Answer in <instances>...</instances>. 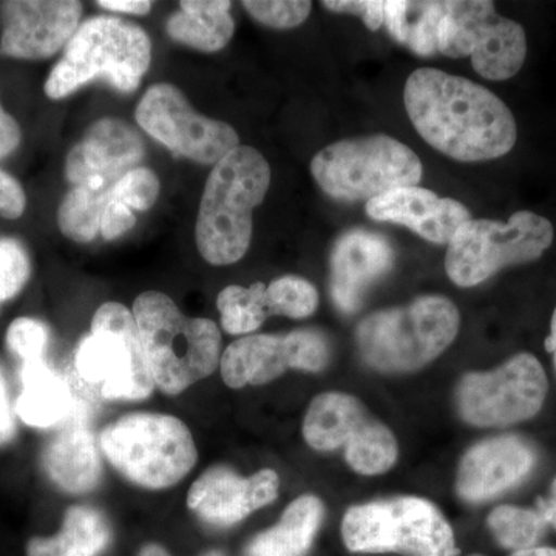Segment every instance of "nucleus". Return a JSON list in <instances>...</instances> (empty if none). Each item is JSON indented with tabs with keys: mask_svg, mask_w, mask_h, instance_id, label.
<instances>
[{
	"mask_svg": "<svg viewBox=\"0 0 556 556\" xmlns=\"http://www.w3.org/2000/svg\"><path fill=\"white\" fill-rule=\"evenodd\" d=\"M16 412L11 404L9 387H7L5 378L0 369V447L10 444L16 437Z\"/></svg>",
	"mask_w": 556,
	"mask_h": 556,
	"instance_id": "nucleus-37",
	"label": "nucleus"
},
{
	"mask_svg": "<svg viewBox=\"0 0 556 556\" xmlns=\"http://www.w3.org/2000/svg\"><path fill=\"white\" fill-rule=\"evenodd\" d=\"M217 308L222 317V328L228 334H252L269 316L266 285L257 281L249 288H225L218 294Z\"/></svg>",
	"mask_w": 556,
	"mask_h": 556,
	"instance_id": "nucleus-27",
	"label": "nucleus"
},
{
	"mask_svg": "<svg viewBox=\"0 0 556 556\" xmlns=\"http://www.w3.org/2000/svg\"><path fill=\"white\" fill-rule=\"evenodd\" d=\"M270 186L265 156L239 146L215 164L208 174L195 225L201 257L214 266L240 262L252 240V214Z\"/></svg>",
	"mask_w": 556,
	"mask_h": 556,
	"instance_id": "nucleus-2",
	"label": "nucleus"
},
{
	"mask_svg": "<svg viewBox=\"0 0 556 556\" xmlns=\"http://www.w3.org/2000/svg\"><path fill=\"white\" fill-rule=\"evenodd\" d=\"M324 503L317 496L305 495L292 501L280 521L252 538L247 556H305L313 546L321 521Z\"/></svg>",
	"mask_w": 556,
	"mask_h": 556,
	"instance_id": "nucleus-26",
	"label": "nucleus"
},
{
	"mask_svg": "<svg viewBox=\"0 0 556 556\" xmlns=\"http://www.w3.org/2000/svg\"><path fill=\"white\" fill-rule=\"evenodd\" d=\"M22 131L17 121L5 112L0 102V160L7 159L20 148Z\"/></svg>",
	"mask_w": 556,
	"mask_h": 556,
	"instance_id": "nucleus-38",
	"label": "nucleus"
},
{
	"mask_svg": "<svg viewBox=\"0 0 556 556\" xmlns=\"http://www.w3.org/2000/svg\"><path fill=\"white\" fill-rule=\"evenodd\" d=\"M486 525L501 546L515 552L536 547L547 529V522L536 508L517 506L496 507Z\"/></svg>",
	"mask_w": 556,
	"mask_h": 556,
	"instance_id": "nucleus-28",
	"label": "nucleus"
},
{
	"mask_svg": "<svg viewBox=\"0 0 556 556\" xmlns=\"http://www.w3.org/2000/svg\"><path fill=\"white\" fill-rule=\"evenodd\" d=\"M543 365L519 353L489 372H471L460 380L456 401L459 415L475 427H507L536 416L547 396Z\"/></svg>",
	"mask_w": 556,
	"mask_h": 556,
	"instance_id": "nucleus-13",
	"label": "nucleus"
},
{
	"mask_svg": "<svg viewBox=\"0 0 556 556\" xmlns=\"http://www.w3.org/2000/svg\"><path fill=\"white\" fill-rule=\"evenodd\" d=\"M144 142L130 124L118 118H102L91 124L65 160L70 185L97 175H119L137 169L144 159Z\"/></svg>",
	"mask_w": 556,
	"mask_h": 556,
	"instance_id": "nucleus-21",
	"label": "nucleus"
},
{
	"mask_svg": "<svg viewBox=\"0 0 556 556\" xmlns=\"http://www.w3.org/2000/svg\"><path fill=\"white\" fill-rule=\"evenodd\" d=\"M445 2H408L402 46L417 56L438 54L439 24L444 16Z\"/></svg>",
	"mask_w": 556,
	"mask_h": 556,
	"instance_id": "nucleus-30",
	"label": "nucleus"
},
{
	"mask_svg": "<svg viewBox=\"0 0 556 556\" xmlns=\"http://www.w3.org/2000/svg\"><path fill=\"white\" fill-rule=\"evenodd\" d=\"M100 445L123 477L150 490L178 484L199 459L188 426L159 413L119 417L102 430Z\"/></svg>",
	"mask_w": 556,
	"mask_h": 556,
	"instance_id": "nucleus-6",
	"label": "nucleus"
},
{
	"mask_svg": "<svg viewBox=\"0 0 556 556\" xmlns=\"http://www.w3.org/2000/svg\"><path fill=\"white\" fill-rule=\"evenodd\" d=\"M139 338L153 382L177 396L219 367L222 334L208 318L188 317L160 291H146L134 303Z\"/></svg>",
	"mask_w": 556,
	"mask_h": 556,
	"instance_id": "nucleus-3",
	"label": "nucleus"
},
{
	"mask_svg": "<svg viewBox=\"0 0 556 556\" xmlns=\"http://www.w3.org/2000/svg\"><path fill=\"white\" fill-rule=\"evenodd\" d=\"M438 51L470 58L484 79L507 80L525 65L527 36L521 24L497 14L489 0H452L439 24Z\"/></svg>",
	"mask_w": 556,
	"mask_h": 556,
	"instance_id": "nucleus-11",
	"label": "nucleus"
},
{
	"mask_svg": "<svg viewBox=\"0 0 556 556\" xmlns=\"http://www.w3.org/2000/svg\"><path fill=\"white\" fill-rule=\"evenodd\" d=\"M31 276L27 249L16 239H0V306L16 298Z\"/></svg>",
	"mask_w": 556,
	"mask_h": 556,
	"instance_id": "nucleus-31",
	"label": "nucleus"
},
{
	"mask_svg": "<svg viewBox=\"0 0 556 556\" xmlns=\"http://www.w3.org/2000/svg\"><path fill=\"white\" fill-rule=\"evenodd\" d=\"M365 211L376 222L405 226L434 244H448L456 230L471 218L459 201L441 199L433 190L419 186L391 190L368 201Z\"/></svg>",
	"mask_w": 556,
	"mask_h": 556,
	"instance_id": "nucleus-20",
	"label": "nucleus"
},
{
	"mask_svg": "<svg viewBox=\"0 0 556 556\" xmlns=\"http://www.w3.org/2000/svg\"><path fill=\"white\" fill-rule=\"evenodd\" d=\"M303 438L318 452L345 448L350 467L367 477L386 473L397 459L393 433L350 394L324 393L314 399L303 420Z\"/></svg>",
	"mask_w": 556,
	"mask_h": 556,
	"instance_id": "nucleus-12",
	"label": "nucleus"
},
{
	"mask_svg": "<svg viewBox=\"0 0 556 556\" xmlns=\"http://www.w3.org/2000/svg\"><path fill=\"white\" fill-rule=\"evenodd\" d=\"M546 350L548 353L554 354L555 367H556V308L554 311V316H552L551 324V336L546 339Z\"/></svg>",
	"mask_w": 556,
	"mask_h": 556,
	"instance_id": "nucleus-43",
	"label": "nucleus"
},
{
	"mask_svg": "<svg viewBox=\"0 0 556 556\" xmlns=\"http://www.w3.org/2000/svg\"><path fill=\"white\" fill-rule=\"evenodd\" d=\"M7 348L21 364L43 361L50 345V329L38 318L21 317L7 331Z\"/></svg>",
	"mask_w": 556,
	"mask_h": 556,
	"instance_id": "nucleus-32",
	"label": "nucleus"
},
{
	"mask_svg": "<svg viewBox=\"0 0 556 556\" xmlns=\"http://www.w3.org/2000/svg\"><path fill=\"white\" fill-rule=\"evenodd\" d=\"M98 5L101 9L135 14V16H146L152 10V2H148V0H100Z\"/></svg>",
	"mask_w": 556,
	"mask_h": 556,
	"instance_id": "nucleus-39",
	"label": "nucleus"
},
{
	"mask_svg": "<svg viewBox=\"0 0 556 556\" xmlns=\"http://www.w3.org/2000/svg\"><path fill=\"white\" fill-rule=\"evenodd\" d=\"M135 118L146 134L175 155L203 166H215L240 146L232 126L197 113L185 93L172 84L149 87L138 102Z\"/></svg>",
	"mask_w": 556,
	"mask_h": 556,
	"instance_id": "nucleus-14",
	"label": "nucleus"
},
{
	"mask_svg": "<svg viewBox=\"0 0 556 556\" xmlns=\"http://www.w3.org/2000/svg\"><path fill=\"white\" fill-rule=\"evenodd\" d=\"M269 316L306 318L316 313L318 292L311 281L298 276H285L266 287Z\"/></svg>",
	"mask_w": 556,
	"mask_h": 556,
	"instance_id": "nucleus-29",
	"label": "nucleus"
},
{
	"mask_svg": "<svg viewBox=\"0 0 556 556\" xmlns=\"http://www.w3.org/2000/svg\"><path fill=\"white\" fill-rule=\"evenodd\" d=\"M536 510L543 515L544 521L547 522V526L555 527L556 529V478L554 482H552L551 486V495L543 500L540 497L536 503Z\"/></svg>",
	"mask_w": 556,
	"mask_h": 556,
	"instance_id": "nucleus-40",
	"label": "nucleus"
},
{
	"mask_svg": "<svg viewBox=\"0 0 556 556\" xmlns=\"http://www.w3.org/2000/svg\"><path fill=\"white\" fill-rule=\"evenodd\" d=\"M351 552H394L405 556H457L455 533L430 501L393 497L351 507L342 521Z\"/></svg>",
	"mask_w": 556,
	"mask_h": 556,
	"instance_id": "nucleus-9",
	"label": "nucleus"
},
{
	"mask_svg": "<svg viewBox=\"0 0 556 556\" xmlns=\"http://www.w3.org/2000/svg\"><path fill=\"white\" fill-rule=\"evenodd\" d=\"M473 556H478V555H473Z\"/></svg>",
	"mask_w": 556,
	"mask_h": 556,
	"instance_id": "nucleus-44",
	"label": "nucleus"
},
{
	"mask_svg": "<svg viewBox=\"0 0 556 556\" xmlns=\"http://www.w3.org/2000/svg\"><path fill=\"white\" fill-rule=\"evenodd\" d=\"M112 540V526L100 508L72 506L56 535L31 538L25 551L27 556H102Z\"/></svg>",
	"mask_w": 556,
	"mask_h": 556,
	"instance_id": "nucleus-24",
	"label": "nucleus"
},
{
	"mask_svg": "<svg viewBox=\"0 0 556 556\" xmlns=\"http://www.w3.org/2000/svg\"><path fill=\"white\" fill-rule=\"evenodd\" d=\"M321 5L334 13L356 14L371 31L383 27V0H367V2H338L325 0Z\"/></svg>",
	"mask_w": 556,
	"mask_h": 556,
	"instance_id": "nucleus-35",
	"label": "nucleus"
},
{
	"mask_svg": "<svg viewBox=\"0 0 556 556\" xmlns=\"http://www.w3.org/2000/svg\"><path fill=\"white\" fill-rule=\"evenodd\" d=\"M150 61L152 42L144 28L123 17H89L68 40L43 90L50 100H64L101 79L123 93H131L148 73Z\"/></svg>",
	"mask_w": 556,
	"mask_h": 556,
	"instance_id": "nucleus-4",
	"label": "nucleus"
},
{
	"mask_svg": "<svg viewBox=\"0 0 556 556\" xmlns=\"http://www.w3.org/2000/svg\"><path fill=\"white\" fill-rule=\"evenodd\" d=\"M459 311L442 295H424L401 308L378 311L356 329L361 356L382 372H409L441 356L459 332Z\"/></svg>",
	"mask_w": 556,
	"mask_h": 556,
	"instance_id": "nucleus-5",
	"label": "nucleus"
},
{
	"mask_svg": "<svg viewBox=\"0 0 556 556\" xmlns=\"http://www.w3.org/2000/svg\"><path fill=\"white\" fill-rule=\"evenodd\" d=\"M311 174L331 199L368 203L391 190L419 185L424 167L404 142L376 134L332 142L311 161Z\"/></svg>",
	"mask_w": 556,
	"mask_h": 556,
	"instance_id": "nucleus-7",
	"label": "nucleus"
},
{
	"mask_svg": "<svg viewBox=\"0 0 556 556\" xmlns=\"http://www.w3.org/2000/svg\"><path fill=\"white\" fill-rule=\"evenodd\" d=\"M536 453L525 439L507 434L473 445L457 470V495L471 504L503 495L529 477Z\"/></svg>",
	"mask_w": 556,
	"mask_h": 556,
	"instance_id": "nucleus-19",
	"label": "nucleus"
},
{
	"mask_svg": "<svg viewBox=\"0 0 556 556\" xmlns=\"http://www.w3.org/2000/svg\"><path fill=\"white\" fill-rule=\"evenodd\" d=\"M511 556H556V548L532 547L527 548V551L515 552Z\"/></svg>",
	"mask_w": 556,
	"mask_h": 556,
	"instance_id": "nucleus-42",
	"label": "nucleus"
},
{
	"mask_svg": "<svg viewBox=\"0 0 556 556\" xmlns=\"http://www.w3.org/2000/svg\"><path fill=\"white\" fill-rule=\"evenodd\" d=\"M394 258V249L382 233L362 228L343 232L329 258V289L338 309L356 313L369 289L393 268Z\"/></svg>",
	"mask_w": 556,
	"mask_h": 556,
	"instance_id": "nucleus-18",
	"label": "nucleus"
},
{
	"mask_svg": "<svg viewBox=\"0 0 556 556\" xmlns=\"http://www.w3.org/2000/svg\"><path fill=\"white\" fill-rule=\"evenodd\" d=\"M241 5L260 24L276 30L299 27L313 10L308 0H247Z\"/></svg>",
	"mask_w": 556,
	"mask_h": 556,
	"instance_id": "nucleus-33",
	"label": "nucleus"
},
{
	"mask_svg": "<svg viewBox=\"0 0 556 556\" xmlns=\"http://www.w3.org/2000/svg\"><path fill=\"white\" fill-rule=\"evenodd\" d=\"M79 378L108 401H144L155 390L134 313L118 302L101 305L75 356Z\"/></svg>",
	"mask_w": 556,
	"mask_h": 556,
	"instance_id": "nucleus-10",
	"label": "nucleus"
},
{
	"mask_svg": "<svg viewBox=\"0 0 556 556\" xmlns=\"http://www.w3.org/2000/svg\"><path fill=\"white\" fill-rule=\"evenodd\" d=\"M160 179L148 167L131 169L119 179L109 201L124 204L134 212L149 211L160 197Z\"/></svg>",
	"mask_w": 556,
	"mask_h": 556,
	"instance_id": "nucleus-34",
	"label": "nucleus"
},
{
	"mask_svg": "<svg viewBox=\"0 0 556 556\" xmlns=\"http://www.w3.org/2000/svg\"><path fill=\"white\" fill-rule=\"evenodd\" d=\"M42 467L53 484L72 495L97 489L102 477L98 442L87 424L83 405L56 428L42 452Z\"/></svg>",
	"mask_w": 556,
	"mask_h": 556,
	"instance_id": "nucleus-22",
	"label": "nucleus"
},
{
	"mask_svg": "<svg viewBox=\"0 0 556 556\" xmlns=\"http://www.w3.org/2000/svg\"><path fill=\"white\" fill-rule=\"evenodd\" d=\"M21 394L14 412L28 427L47 430L58 428L75 415L79 407L67 380L62 379L49 362L21 364Z\"/></svg>",
	"mask_w": 556,
	"mask_h": 556,
	"instance_id": "nucleus-23",
	"label": "nucleus"
},
{
	"mask_svg": "<svg viewBox=\"0 0 556 556\" xmlns=\"http://www.w3.org/2000/svg\"><path fill=\"white\" fill-rule=\"evenodd\" d=\"M280 478L270 468L240 477L232 468H208L192 486L188 507L207 525L230 527L277 500Z\"/></svg>",
	"mask_w": 556,
	"mask_h": 556,
	"instance_id": "nucleus-17",
	"label": "nucleus"
},
{
	"mask_svg": "<svg viewBox=\"0 0 556 556\" xmlns=\"http://www.w3.org/2000/svg\"><path fill=\"white\" fill-rule=\"evenodd\" d=\"M554 239L551 219L535 212H515L507 223L470 218L447 244L445 270L457 287L473 288L508 266L536 262Z\"/></svg>",
	"mask_w": 556,
	"mask_h": 556,
	"instance_id": "nucleus-8",
	"label": "nucleus"
},
{
	"mask_svg": "<svg viewBox=\"0 0 556 556\" xmlns=\"http://www.w3.org/2000/svg\"><path fill=\"white\" fill-rule=\"evenodd\" d=\"M27 207V197L16 178L0 169V217L16 219Z\"/></svg>",
	"mask_w": 556,
	"mask_h": 556,
	"instance_id": "nucleus-36",
	"label": "nucleus"
},
{
	"mask_svg": "<svg viewBox=\"0 0 556 556\" xmlns=\"http://www.w3.org/2000/svg\"><path fill=\"white\" fill-rule=\"evenodd\" d=\"M78 0H10L2 2L0 56L49 60L75 35L83 16Z\"/></svg>",
	"mask_w": 556,
	"mask_h": 556,
	"instance_id": "nucleus-16",
	"label": "nucleus"
},
{
	"mask_svg": "<svg viewBox=\"0 0 556 556\" xmlns=\"http://www.w3.org/2000/svg\"><path fill=\"white\" fill-rule=\"evenodd\" d=\"M404 102L417 134L448 159L492 161L517 144L511 110L473 80L438 68H417L405 83Z\"/></svg>",
	"mask_w": 556,
	"mask_h": 556,
	"instance_id": "nucleus-1",
	"label": "nucleus"
},
{
	"mask_svg": "<svg viewBox=\"0 0 556 556\" xmlns=\"http://www.w3.org/2000/svg\"><path fill=\"white\" fill-rule=\"evenodd\" d=\"M138 556H170L169 552L166 551L160 544H146L144 547L139 551ZM201 556H226L222 551H208L206 554Z\"/></svg>",
	"mask_w": 556,
	"mask_h": 556,
	"instance_id": "nucleus-41",
	"label": "nucleus"
},
{
	"mask_svg": "<svg viewBox=\"0 0 556 556\" xmlns=\"http://www.w3.org/2000/svg\"><path fill=\"white\" fill-rule=\"evenodd\" d=\"M229 0H182L179 10L166 22V31L175 42L215 53L225 49L236 31Z\"/></svg>",
	"mask_w": 556,
	"mask_h": 556,
	"instance_id": "nucleus-25",
	"label": "nucleus"
},
{
	"mask_svg": "<svg viewBox=\"0 0 556 556\" xmlns=\"http://www.w3.org/2000/svg\"><path fill=\"white\" fill-rule=\"evenodd\" d=\"M331 350L318 329H298L285 336L254 334L236 340L219 361L222 378L229 388L265 386L288 369L320 372Z\"/></svg>",
	"mask_w": 556,
	"mask_h": 556,
	"instance_id": "nucleus-15",
	"label": "nucleus"
}]
</instances>
